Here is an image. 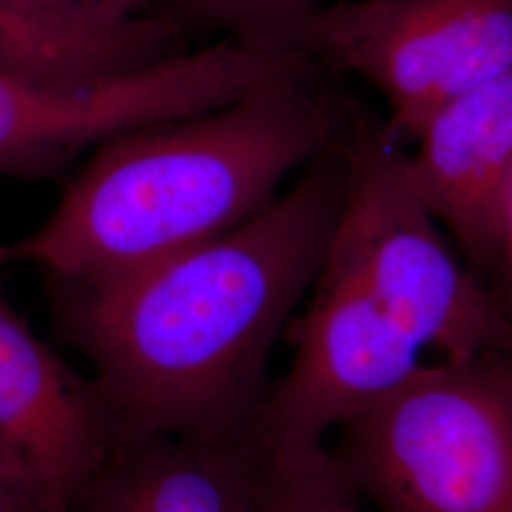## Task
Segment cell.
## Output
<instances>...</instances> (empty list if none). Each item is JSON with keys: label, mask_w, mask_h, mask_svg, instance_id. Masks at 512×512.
<instances>
[{"label": "cell", "mask_w": 512, "mask_h": 512, "mask_svg": "<svg viewBox=\"0 0 512 512\" xmlns=\"http://www.w3.org/2000/svg\"><path fill=\"white\" fill-rule=\"evenodd\" d=\"M349 112L319 74L226 107L101 143L37 232L6 245L54 281L99 283L219 238L275 200V188L330 147Z\"/></svg>", "instance_id": "obj_2"}, {"label": "cell", "mask_w": 512, "mask_h": 512, "mask_svg": "<svg viewBox=\"0 0 512 512\" xmlns=\"http://www.w3.org/2000/svg\"><path fill=\"white\" fill-rule=\"evenodd\" d=\"M264 456L255 512H370L327 446L294 456Z\"/></svg>", "instance_id": "obj_13"}, {"label": "cell", "mask_w": 512, "mask_h": 512, "mask_svg": "<svg viewBox=\"0 0 512 512\" xmlns=\"http://www.w3.org/2000/svg\"><path fill=\"white\" fill-rule=\"evenodd\" d=\"M302 73L294 55L230 38L82 84L0 71V175L57 177L86 148L120 133L211 112Z\"/></svg>", "instance_id": "obj_5"}, {"label": "cell", "mask_w": 512, "mask_h": 512, "mask_svg": "<svg viewBox=\"0 0 512 512\" xmlns=\"http://www.w3.org/2000/svg\"><path fill=\"white\" fill-rule=\"evenodd\" d=\"M10 258H8V251H6V245H0V266L8 264Z\"/></svg>", "instance_id": "obj_17"}, {"label": "cell", "mask_w": 512, "mask_h": 512, "mask_svg": "<svg viewBox=\"0 0 512 512\" xmlns=\"http://www.w3.org/2000/svg\"><path fill=\"white\" fill-rule=\"evenodd\" d=\"M319 0H173L169 16L179 23L222 31L245 48L279 55L304 54Z\"/></svg>", "instance_id": "obj_12"}, {"label": "cell", "mask_w": 512, "mask_h": 512, "mask_svg": "<svg viewBox=\"0 0 512 512\" xmlns=\"http://www.w3.org/2000/svg\"><path fill=\"white\" fill-rule=\"evenodd\" d=\"M488 289L499 308L512 317V167L499 213V247Z\"/></svg>", "instance_id": "obj_15"}, {"label": "cell", "mask_w": 512, "mask_h": 512, "mask_svg": "<svg viewBox=\"0 0 512 512\" xmlns=\"http://www.w3.org/2000/svg\"><path fill=\"white\" fill-rule=\"evenodd\" d=\"M264 458L255 435L118 442L69 512H255Z\"/></svg>", "instance_id": "obj_10"}, {"label": "cell", "mask_w": 512, "mask_h": 512, "mask_svg": "<svg viewBox=\"0 0 512 512\" xmlns=\"http://www.w3.org/2000/svg\"><path fill=\"white\" fill-rule=\"evenodd\" d=\"M44 18L88 27H116L154 14V0H0Z\"/></svg>", "instance_id": "obj_14"}, {"label": "cell", "mask_w": 512, "mask_h": 512, "mask_svg": "<svg viewBox=\"0 0 512 512\" xmlns=\"http://www.w3.org/2000/svg\"><path fill=\"white\" fill-rule=\"evenodd\" d=\"M330 450L372 512H512V351L423 365Z\"/></svg>", "instance_id": "obj_3"}, {"label": "cell", "mask_w": 512, "mask_h": 512, "mask_svg": "<svg viewBox=\"0 0 512 512\" xmlns=\"http://www.w3.org/2000/svg\"><path fill=\"white\" fill-rule=\"evenodd\" d=\"M416 139V154L406 156L412 183L488 287L512 167V71L442 107Z\"/></svg>", "instance_id": "obj_9"}, {"label": "cell", "mask_w": 512, "mask_h": 512, "mask_svg": "<svg viewBox=\"0 0 512 512\" xmlns=\"http://www.w3.org/2000/svg\"><path fill=\"white\" fill-rule=\"evenodd\" d=\"M0 512H46L37 494L19 475L0 458Z\"/></svg>", "instance_id": "obj_16"}, {"label": "cell", "mask_w": 512, "mask_h": 512, "mask_svg": "<svg viewBox=\"0 0 512 512\" xmlns=\"http://www.w3.org/2000/svg\"><path fill=\"white\" fill-rule=\"evenodd\" d=\"M304 54L365 78L389 105V133L416 139L442 107L512 71V0H340L311 19Z\"/></svg>", "instance_id": "obj_6"}, {"label": "cell", "mask_w": 512, "mask_h": 512, "mask_svg": "<svg viewBox=\"0 0 512 512\" xmlns=\"http://www.w3.org/2000/svg\"><path fill=\"white\" fill-rule=\"evenodd\" d=\"M181 27L150 14L116 27L44 18L0 2V71L52 84L128 73L183 52Z\"/></svg>", "instance_id": "obj_11"}, {"label": "cell", "mask_w": 512, "mask_h": 512, "mask_svg": "<svg viewBox=\"0 0 512 512\" xmlns=\"http://www.w3.org/2000/svg\"><path fill=\"white\" fill-rule=\"evenodd\" d=\"M393 141L387 126L349 118L346 194L323 262L355 279L412 340L444 359L512 351L511 315L440 236Z\"/></svg>", "instance_id": "obj_4"}, {"label": "cell", "mask_w": 512, "mask_h": 512, "mask_svg": "<svg viewBox=\"0 0 512 512\" xmlns=\"http://www.w3.org/2000/svg\"><path fill=\"white\" fill-rule=\"evenodd\" d=\"M293 363L268 391L255 437L268 456L327 446L325 437L403 385L421 348L348 274L321 262L291 323Z\"/></svg>", "instance_id": "obj_7"}, {"label": "cell", "mask_w": 512, "mask_h": 512, "mask_svg": "<svg viewBox=\"0 0 512 512\" xmlns=\"http://www.w3.org/2000/svg\"><path fill=\"white\" fill-rule=\"evenodd\" d=\"M344 131L293 188L219 238L99 283L54 281L118 442L255 435L275 340L319 274L346 194Z\"/></svg>", "instance_id": "obj_1"}, {"label": "cell", "mask_w": 512, "mask_h": 512, "mask_svg": "<svg viewBox=\"0 0 512 512\" xmlns=\"http://www.w3.org/2000/svg\"><path fill=\"white\" fill-rule=\"evenodd\" d=\"M118 444L92 378L48 348L0 287V458L46 512H69Z\"/></svg>", "instance_id": "obj_8"}]
</instances>
